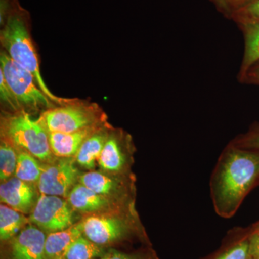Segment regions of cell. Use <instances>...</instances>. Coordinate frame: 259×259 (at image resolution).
Here are the masks:
<instances>
[{"label":"cell","instance_id":"cb8c5ba5","mask_svg":"<svg viewBox=\"0 0 259 259\" xmlns=\"http://www.w3.org/2000/svg\"><path fill=\"white\" fill-rule=\"evenodd\" d=\"M231 142L238 147L259 150V123L253 124L245 134L240 135Z\"/></svg>","mask_w":259,"mask_h":259},{"label":"cell","instance_id":"277c9868","mask_svg":"<svg viewBox=\"0 0 259 259\" xmlns=\"http://www.w3.org/2000/svg\"><path fill=\"white\" fill-rule=\"evenodd\" d=\"M106 120L97 104L70 99L63 105L42 112L38 122L49 133H72L102 125Z\"/></svg>","mask_w":259,"mask_h":259},{"label":"cell","instance_id":"6da1fadb","mask_svg":"<svg viewBox=\"0 0 259 259\" xmlns=\"http://www.w3.org/2000/svg\"><path fill=\"white\" fill-rule=\"evenodd\" d=\"M259 187V150L231 142L223 149L211 175L213 208L223 218L234 216L245 197Z\"/></svg>","mask_w":259,"mask_h":259},{"label":"cell","instance_id":"7c38bea8","mask_svg":"<svg viewBox=\"0 0 259 259\" xmlns=\"http://www.w3.org/2000/svg\"><path fill=\"white\" fill-rule=\"evenodd\" d=\"M1 202L18 212L25 214L32 210L35 192L30 183L12 177L0 186Z\"/></svg>","mask_w":259,"mask_h":259},{"label":"cell","instance_id":"f546056e","mask_svg":"<svg viewBox=\"0 0 259 259\" xmlns=\"http://www.w3.org/2000/svg\"><path fill=\"white\" fill-rule=\"evenodd\" d=\"M59 259H64V258H63V257H62V258H59Z\"/></svg>","mask_w":259,"mask_h":259},{"label":"cell","instance_id":"30bf717a","mask_svg":"<svg viewBox=\"0 0 259 259\" xmlns=\"http://www.w3.org/2000/svg\"><path fill=\"white\" fill-rule=\"evenodd\" d=\"M131 138L122 133L110 134L99 157V165L104 170L120 171L125 168L132 150Z\"/></svg>","mask_w":259,"mask_h":259},{"label":"cell","instance_id":"8992f818","mask_svg":"<svg viewBox=\"0 0 259 259\" xmlns=\"http://www.w3.org/2000/svg\"><path fill=\"white\" fill-rule=\"evenodd\" d=\"M83 235L93 243L105 247L131 238L144 239L142 230L132 220L105 216H90L81 223Z\"/></svg>","mask_w":259,"mask_h":259},{"label":"cell","instance_id":"9a60e30c","mask_svg":"<svg viewBox=\"0 0 259 259\" xmlns=\"http://www.w3.org/2000/svg\"><path fill=\"white\" fill-rule=\"evenodd\" d=\"M82 235L81 223L63 231L49 233L46 240L45 259L62 258L73 242Z\"/></svg>","mask_w":259,"mask_h":259},{"label":"cell","instance_id":"3957f363","mask_svg":"<svg viewBox=\"0 0 259 259\" xmlns=\"http://www.w3.org/2000/svg\"><path fill=\"white\" fill-rule=\"evenodd\" d=\"M1 137L16 149L40 161H51L54 158L47 131L38 120H32L30 114L23 110L2 115Z\"/></svg>","mask_w":259,"mask_h":259},{"label":"cell","instance_id":"ba28073f","mask_svg":"<svg viewBox=\"0 0 259 259\" xmlns=\"http://www.w3.org/2000/svg\"><path fill=\"white\" fill-rule=\"evenodd\" d=\"M78 177V170L70 158L42 168L37 185L40 194L68 197Z\"/></svg>","mask_w":259,"mask_h":259},{"label":"cell","instance_id":"44dd1931","mask_svg":"<svg viewBox=\"0 0 259 259\" xmlns=\"http://www.w3.org/2000/svg\"><path fill=\"white\" fill-rule=\"evenodd\" d=\"M80 184L101 195H107L116 190L115 181L98 171H90L81 175Z\"/></svg>","mask_w":259,"mask_h":259},{"label":"cell","instance_id":"ac0fdd59","mask_svg":"<svg viewBox=\"0 0 259 259\" xmlns=\"http://www.w3.org/2000/svg\"><path fill=\"white\" fill-rule=\"evenodd\" d=\"M27 219L23 213L11 208L6 204L0 206V239L8 241L17 235Z\"/></svg>","mask_w":259,"mask_h":259},{"label":"cell","instance_id":"2e32d148","mask_svg":"<svg viewBox=\"0 0 259 259\" xmlns=\"http://www.w3.org/2000/svg\"><path fill=\"white\" fill-rule=\"evenodd\" d=\"M73 208L83 212H97L109 206L108 199L79 184L74 186L68 195Z\"/></svg>","mask_w":259,"mask_h":259},{"label":"cell","instance_id":"5b68a950","mask_svg":"<svg viewBox=\"0 0 259 259\" xmlns=\"http://www.w3.org/2000/svg\"><path fill=\"white\" fill-rule=\"evenodd\" d=\"M0 66L20 110L30 115L37 112L42 113L58 105L37 87L35 76L17 64L4 50L0 54Z\"/></svg>","mask_w":259,"mask_h":259},{"label":"cell","instance_id":"484cf974","mask_svg":"<svg viewBox=\"0 0 259 259\" xmlns=\"http://www.w3.org/2000/svg\"><path fill=\"white\" fill-rule=\"evenodd\" d=\"M236 23L244 20H259V0H251L231 17Z\"/></svg>","mask_w":259,"mask_h":259},{"label":"cell","instance_id":"603a6c76","mask_svg":"<svg viewBox=\"0 0 259 259\" xmlns=\"http://www.w3.org/2000/svg\"><path fill=\"white\" fill-rule=\"evenodd\" d=\"M101 259H159L152 248H146L131 253L116 249L107 250Z\"/></svg>","mask_w":259,"mask_h":259},{"label":"cell","instance_id":"e0dca14e","mask_svg":"<svg viewBox=\"0 0 259 259\" xmlns=\"http://www.w3.org/2000/svg\"><path fill=\"white\" fill-rule=\"evenodd\" d=\"M105 128L106 126H102L81 145L75 156L76 161L80 166L87 169L93 170L95 168V161L100 157V153L110 136Z\"/></svg>","mask_w":259,"mask_h":259},{"label":"cell","instance_id":"4316f807","mask_svg":"<svg viewBox=\"0 0 259 259\" xmlns=\"http://www.w3.org/2000/svg\"><path fill=\"white\" fill-rule=\"evenodd\" d=\"M220 12L231 18L233 15L251 0H210Z\"/></svg>","mask_w":259,"mask_h":259},{"label":"cell","instance_id":"4fadbf2b","mask_svg":"<svg viewBox=\"0 0 259 259\" xmlns=\"http://www.w3.org/2000/svg\"><path fill=\"white\" fill-rule=\"evenodd\" d=\"M104 124L92 126L72 133H49V143L54 155L62 158L76 156L81 145Z\"/></svg>","mask_w":259,"mask_h":259},{"label":"cell","instance_id":"7a4b0ae2","mask_svg":"<svg viewBox=\"0 0 259 259\" xmlns=\"http://www.w3.org/2000/svg\"><path fill=\"white\" fill-rule=\"evenodd\" d=\"M0 42L3 50L17 64L28 70L34 76L39 88L56 105L69 101L70 99L54 95L42 79L36 50L32 44L26 18L20 12H12L3 20L0 32Z\"/></svg>","mask_w":259,"mask_h":259},{"label":"cell","instance_id":"9c48e42d","mask_svg":"<svg viewBox=\"0 0 259 259\" xmlns=\"http://www.w3.org/2000/svg\"><path fill=\"white\" fill-rule=\"evenodd\" d=\"M47 236L40 228L29 226L10 241V259H45Z\"/></svg>","mask_w":259,"mask_h":259},{"label":"cell","instance_id":"5bb4252c","mask_svg":"<svg viewBox=\"0 0 259 259\" xmlns=\"http://www.w3.org/2000/svg\"><path fill=\"white\" fill-rule=\"evenodd\" d=\"M238 25L245 40L244 55L239 73L241 80L253 65L259 62V20H244Z\"/></svg>","mask_w":259,"mask_h":259},{"label":"cell","instance_id":"d4e9b609","mask_svg":"<svg viewBox=\"0 0 259 259\" xmlns=\"http://www.w3.org/2000/svg\"><path fill=\"white\" fill-rule=\"evenodd\" d=\"M0 99L2 103L9 108L10 112L20 111L18 102L10 90L3 71L0 69Z\"/></svg>","mask_w":259,"mask_h":259},{"label":"cell","instance_id":"f1b7e54d","mask_svg":"<svg viewBox=\"0 0 259 259\" xmlns=\"http://www.w3.org/2000/svg\"><path fill=\"white\" fill-rule=\"evenodd\" d=\"M240 81L246 83L259 85V62L253 65Z\"/></svg>","mask_w":259,"mask_h":259},{"label":"cell","instance_id":"8fae6325","mask_svg":"<svg viewBox=\"0 0 259 259\" xmlns=\"http://www.w3.org/2000/svg\"><path fill=\"white\" fill-rule=\"evenodd\" d=\"M253 224L228 232L221 246L202 259H250V236Z\"/></svg>","mask_w":259,"mask_h":259},{"label":"cell","instance_id":"d6986e66","mask_svg":"<svg viewBox=\"0 0 259 259\" xmlns=\"http://www.w3.org/2000/svg\"><path fill=\"white\" fill-rule=\"evenodd\" d=\"M106 251L104 247L93 243L86 237L82 236L73 242L65 252L64 259H95L102 258Z\"/></svg>","mask_w":259,"mask_h":259},{"label":"cell","instance_id":"ffe728a7","mask_svg":"<svg viewBox=\"0 0 259 259\" xmlns=\"http://www.w3.org/2000/svg\"><path fill=\"white\" fill-rule=\"evenodd\" d=\"M42 171L36 158L25 151H20L18 153L15 177L28 183H34L38 182Z\"/></svg>","mask_w":259,"mask_h":259},{"label":"cell","instance_id":"52a82bcc","mask_svg":"<svg viewBox=\"0 0 259 259\" xmlns=\"http://www.w3.org/2000/svg\"><path fill=\"white\" fill-rule=\"evenodd\" d=\"M30 219L39 228L50 233L67 229L74 223L72 210L64 199L42 194L32 209Z\"/></svg>","mask_w":259,"mask_h":259},{"label":"cell","instance_id":"7402d4cb","mask_svg":"<svg viewBox=\"0 0 259 259\" xmlns=\"http://www.w3.org/2000/svg\"><path fill=\"white\" fill-rule=\"evenodd\" d=\"M13 145L5 140L1 139L0 145V180L6 182L12 178L15 174L18 153Z\"/></svg>","mask_w":259,"mask_h":259},{"label":"cell","instance_id":"83f0119b","mask_svg":"<svg viewBox=\"0 0 259 259\" xmlns=\"http://www.w3.org/2000/svg\"><path fill=\"white\" fill-rule=\"evenodd\" d=\"M250 259H259V221L253 224L250 236Z\"/></svg>","mask_w":259,"mask_h":259}]
</instances>
